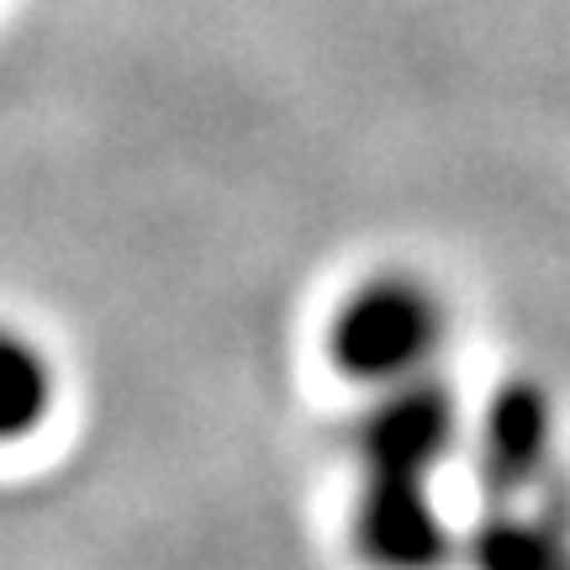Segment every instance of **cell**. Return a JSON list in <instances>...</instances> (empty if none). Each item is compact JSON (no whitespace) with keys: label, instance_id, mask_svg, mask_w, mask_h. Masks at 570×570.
Listing matches in <instances>:
<instances>
[{"label":"cell","instance_id":"6da1fadb","mask_svg":"<svg viewBox=\"0 0 570 570\" xmlns=\"http://www.w3.org/2000/svg\"><path fill=\"white\" fill-rule=\"evenodd\" d=\"M449 333L439 291L407 269H381L348 291L327 323V360L354 386H402L428 375Z\"/></svg>","mask_w":570,"mask_h":570},{"label":"cell","instance_id":"7a4b0ae2","mask_svg":"<svg viewBox=\"0 0 570 570\" xmlns=\"http://www.w3.org/2000/svg\"><path fill=\"white\" fill-rule=\"evenodd\" d=\"M454 439V407L449 391L433 386V375L381 386V402L360 428V454L370 475H428L439 470Z\"/></svg>","mask_w":570,"mask_h":570},{"label":"cell","instance_id":"3957f363","mask_svg":"<svg viewBox=\"0 0 570 570\" xmlns=\"http://www.w3.org/2000/svg\"><path fill=\"white\" fill-rule=\"evenodd\" d=\"M449 533L428 502L423 475H370L365 497L354 502V550L381 570L439 566Z\"/></svg>","mask_w":570,"mask_h":570},{"label":"cell","instance_id":"277c9868","mask_svg":"<svg viewBox=\"0 0 570 570\" xmlns=\"http://www.w3.org/2000/svg\"><path fill=\"white\" fill-rule=\"evenodd\" d=\"M59 402L53 365L27 333L0 327V444L32 439Z\"/></svg>","mask_w":570,"mask_h":570},{"label":"cell","instance_id":"5b68a950","mask_svg":"<svg viewBox=\"0 0 570 570\" xmlns=\"http://www.w3.org/2000/svg\"><path fill=\"white\" fill-rule=\"evenodd\" d=\"M487 460H491V481L497 487H523L533 481V470L544 465V449H550V407L533 386H512L497 396L487 423Z\"/></svg>","mask_w":570,"mask_h":570}]
</instances>
